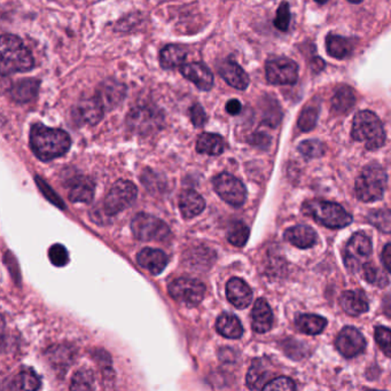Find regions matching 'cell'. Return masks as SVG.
I'll use <instances>...</instances> for the list:
<instances>
[{
	"instance_id": "32",
	"label": "cell",
	"mask_w": 391,
	"mask_h": 391,
	"mask_svg": "<svg viewBox=\"0 0 391 391\" xmlns=\"http://www.w3.org/2000/svg\"><path fill=\"white\" fill-rule=\"evenodd\" d=\"M326 48H327V53L331 57L338 60L349 57L353 50L352 43L349 39L336 35L328 36Z\"/></svg>"
},
{
	"instance_id": "39",
	"label": "cell",
	"mask_w": 391,
	"mask_h": 391,
	"mask_svg": "<svg viewBox=\"0 0 391 391\" xmlns=\"http://www.w3.org/2000/svg\"><path fill=\"white\" fill-rule=\"evenodd\" d=\"M317 120H318L317 108L306 107L301 113L297 124H299V128L302 130L303 132H309L311 130L315 129Z\"/></svg>"
},
{
	"instance_id": "15",
	"label": "cell",
	"mask_w": 391,
	"mask_h": 391,
	"mask_svg": "<svg viewBox=\"0 0 391 391\" xmlns=\"http://www.w3.org/2000/svg\"><path fill=\"white\" fill-rule=\"evenodd\" d=\"M126 88L122 83L108 79L99 85L95 97L104 104V109H113L125 98Z\"/></svg>"
},
{
	"instance_id": "36",
	"label": "cell",
	"mask_w": 391,
	"mask_h": 391,
	"mask_svg": "<svg viewBox=\"0 0 391 391\" xmlns=\"http://www.w3.org/2000/svg\"><path fill=\"white\" fill-rule=\"evenodd\" d=\"M362 270H363V277L369 284H374L378 287H385L388 284L387 277L372 262L366 263Z\"/></svg>"
},
{
	"instance_id": "23",
	"label": "cell",
	"mask_w": 391,
	"mask_h": 391,
	"mask_svg": "<svg viewBox=\"0 0 391 391\" xmlns=\"http://www.w3.org/2000/svg\"><path fill=\"white\" fill-rule=\"evenodd\" d=\"M284 240L297 248L306 249L315 246L317 234L311 227L297 225V226L290 227L284 232Z\"/></svg>"
},
{
	"instance_id": "49",
	"label": "cell",
	"mask_w": 391,
	"mask_h": 391,
	"mask_svg": "<svg viewBox=\"0 0 391 391\" xmlns=\"http://www.w3.org/2000/svg\"><path fill=\"white\" fill-rule=\"evenodd\" d=\"M348 1L352 4H360L362 3V1H363V0H348Z\"/></svg>"
},
{
	"instance_id": "10",
	"label": "cell",
	"mask_w": 391,
	"mask_h": 391,
	"mask_svg": "<svg viewBox=\"0 0 391 391\" xmlns=\"http://www.w3.org/2000/svg\"><path fill=\"white\" fill-rule=\"evenodd\" d=\"M137 198V187L129 180H118L106 196L104 208L106 214L115 216L132 205Z\"/></svg>"
},
{
	"instance_id": "31",
	"label": "cell",
	"mask_w": 391,
	"mask_h": 391,
	"mask_svg": "<svg viewBox=\"0 0 391 391\" xmlns=\"http://www.w3.org/2000/svg\"><path fill=\"white\" fill-rule=\"evenodd\" d=\"M297 328L308 335H318L324 331L327 326V320L322 315H300L295 320Z\"/></svg>"
},
{
	"instance_id": "9",
	"label": "cell",
	"mask_w": 391,
	"mask_h": 391,
	"mask_svg": "<svg viewBox=\"0 0 391 391\" xmlns=\"http://www.w3.org/2000/svg\"><path fill=\"white\" fill-rule=\"evenodd\" d=\"M372 254V242L365 233L358 232L353 234L348 241L344 250V264L349 271L358 272L364 265L369 262V255Z\"/></svg>"
},
{
	"instance_id": "26",
	"label": "cell",
	"mask_w": 391,
	"mask_h": 391,
	"mask_svg": "<svg viewBox=\"0 0 391 391\" xmlns=\"http://www.w3.org/2000/svg\"><path fill=\"white\" fill-rule=\"evenodd\" d=\"M272 373L268 371L266 364L263 363L262 359L254 360L250 366L248 374H247V385L252 390H261L264 389L265 385L268 383V378Z\"/></svg>"
},
{
	"instance_id": "29",
	"label": "cell",
	"mask_w": 391,
	"mask_h": 391,
	"mask_svg": "<svg viewBox=\"0 0 391 391\" xmlns=\"http://www.w3.org/2000/svg\"><path fill=\"white\" fill-rule=\"evenodd\" d=\"M224 139L216 133H202L196 142V151L200 154L217 156L224 151Z\"/></svg>"
},
{
	"instance_id": "4",
	"label": "cell",
	"mask_w": 391,
	"mask_h": 391,
	"mask_svg": "<svg viewBox=\"0 0 391 391\" xmlns=\"http://www.w3.org/2000/svg\"><path fill=\"white\" fill-rule=\"evenodd\" d=\"M351 137L356 142H363L369 151H376L385 145V128L376 114L359 111L353 118Z\"/></svg>"
},
{
	"instance_id": "6",
	"label": "cell",
	"mask_w": 391,
	"mask_h": 391,
	"mask_svg": "<svg viewBox=\"0 0 391 391\" xmlns=\"http://www.w3.org/2000/svg\"><path fill=\"white\" fill-rule=\"evenodd\" d=\"M163 114L151 106H137L132 108L126 117V124L137 135H151L163 126Z\"/></svg>"
},
{
	"instance_id": "27",
	"label": "cell",
	"mask_w": 391,
	"mask_h": 391,
	"mask_svg": "<svg viewBox=\"0 0 391 391\" xmlns=\"http://www.w3.org/2000/svg\"><path fill=\"white\" fill-rule=\"evenodd\" d=\"M218 333L227 338H240L243 334V327L239 319L232 313H223L216 322Z\"/></svg>"
},
{
	"instance_id": "7",
	"label": "cell",
	"mask_w": 391,
	"mask_h": 391,
	"mask_svg": "<svg viewBox=\"0 0 391 391\" xmlns=\"http://www.w3.org/2000/svg\"><path fill=\"white\" fill-rule=\"evenodd\" d=\"M131 230L140 241H163L170 235L167 225L153 214L140 212L133 217Z\"/></svg>"
},
{
	"instance_id": "45",
	"label": "cell",
	"mask_w": 391,
	"mask_h": 391,
	"mask_svg": "<svg viewBox=\"0 0 391 391\" xmlns=\"http://www.w3.org/2000/svg\"><path fill=\"white\" fill-rule=\"evenodd\" d=\"M189 116H191L193 125L196 128H202L208 120L205 108L202 107L200 104H193L192 107L189 108Z\"/></svg>"
},
{
	"instance_id": "38",
	"label": "cell",
	"mask_w": 391,
	"mask_h": 391,
	"mask_svg": "<svg viewBox=\"0 0 391 391\" xmlns=\"http://www.w3.org/2000/svg\"><path fill=\"white\" fill-rule=\"evenodd\" d=\"M299 151L301 154L306 158H322V155L325 154V146L322 142L319 140H306V142H301L299 146Z\"/></svg>"
},
{
	"instance_id": "41",
	"label": "cell",
	"mask_w": 391,
	"mask_h": 391,
	"mask_svg": "<svg viewBox=\"0 0 391 391\" xmlns=\"http://www.w3.org/2000/svg\"><path fill=\"white\" fill-rule=\"evenodd\" d=\"M290 25V10L289 4L287 1L280 4L277 7V15H275V28L280 32H287Z\"/></svg>"
},
{
	"instance_id": "25",
	"label": "cell",
	"mask_w": 391,
	"mask_h": 391,
	"mask_svg": "<svg viewBox=\"0 0 391 391\" xmlns=\"http://www.w3.org/2000/svg\"><path fill=\"white\" fill-rule=\"evenodd\" d=\"M205 208V201L199 193L193 189L184 191L179 196V209L184 218L196 217Z\"/></svg>"
},
{
	"instance_id": "50",
	"label": "cell",
	"mask_w": 391,
	"mask_h": 391,
	"mask_svg": "<svg viewBox=\"0 0 391 391\" xmlns=\"http://www.w3.org/2000/svg\"><path fill=\"white\" fill-rule=\"evenodd\" d=\"M315 3H318L320 4V5H322V4H326L327 3L328 0H315Z\"/></svg>"
},
{
	"instance_id": "11",
	"label": "cell",
	"mask_w": 391,
	"mask_h": 391,
	"mask_svg": "<svg viewBox=\"0 0 391 391\" xmlns=\"http://www.w3.org/2000/svg\"><path fill=\"white\" fill-rule=\"evenodd\" d=\"M266 79L273 85H294L299 79V66L288 57H275L266 62Z\"/></svg>"
},
{
	"instance_id": "20",
	"label": "cell",
	"mask_w": 391,
	"mask_h": 391,
	"mask_svg": "<svg viewBox=\"0 0 391 391\" xmlns=\"http://www.w3.org/2000/svg\"><path fill=\"white\" fill-rule=\"evenodd\" d=\"M273 326V313L264 299L256 301L252 311V327L256 333L263 334Z\"/></svg>"
},
{
	"instance_id": "44",
	"label": "cell",
	"mask_w": 391,
	"mask_h": 391,
	"mask_svg": "<svg viewBox=\"0 0 391 391\" xmlns=\"http://www.w3.org/2000/svg\"><path fill=\"white\" fill-rule=\"evenodd\" d=\"M142 181L144 186L149 191H163L164 181L161 178H158V174L151 172V170L144 171L142 176Z\"/></svg>"
},
{
	"instance_id": "12",
	"label": "cell",
	"mask_w": 391,
	"mask_h": 391,
	"mask_svg": "<svg viewBox=\"0 0 391 391\" xmlns=\"http://www.w3.org/2000/svg\"><path fill=\"white\" fill-rule=\"evenodd\" d=\"M212 184L218 196L228 205L241 207L246 202V187L241 183V180L238 179L233 174L227 172L218 174L214 177Z\"/></svg>"
},
{
	"instance_id": "30",
	"label": "cell",
	"mask_w": 391,
	"mask_h": 391,
	"mask_svg": "<svg viewBox=\"0 0 391 391\" xmlns=\"http://www.w3.org/2000/svg\"><path fill=\"white\" fill-rule=\"evenodd\" d=\"M187 50L179 45H167L160 53V63L163 69L181 67L186 60Z\"/></svg>"
},
{
	"instance_id": "14",
	"label": "cell",
	"mask_w": 391,
	"mask_h": 391,
	"mask_svg": "<svg viewBox=\"0 0 391 391\" xmlns=\"http://www.w3.org/2000/svg\"><path fill=\"white\" fill-rule=\"evenodd\" d=\"M180 74L201 91H210L214 86V75L205 63L183 64L180 67Z\"/></svg>"
},
{
	"instance_id": "48",
	"label": "cell",
	"mask_w": 391,
	"mask_h": 391,
	"mask_svg": "<svg viewBox=\"0 0 391 391\" xmlns=\"http://www.w3.org/2000/svg\"><path fill=\"white\" fill-rule=\"evenodd\" d=\"M382 308H383V313H385V315H388L389 318H391V294H388L385 297Z\"/></svg>"
},
{
	"instance_id": "13",
	"label": "cell",
	"mask_w": 391,
	"mask_h": 391,
	"mask_svg": "<svg viewBox=\"0 0 391 391\" xmlns=\"http://www.w3.org/2000/svg\"><path fill=\"white\" fill-rule=\"evenodd\" d=\"M335 347L345 358H353L365 350L366 340L357 328L344 327L335 340Z\"/></svg>"
},
{
	"instance_id": "16",
	"label": "cell",
	"mask_w": 391,
	"mask_h": 391,
	"mask_svg": "<svg viewBox=\"0 0 391 391\" xmlns=\"http://www.w3.org/2000/svg\"><path fill=\"white\" fill-rule=\"evenodd\" d=\"M218 73L228 85L237 90L242 91L249 85V77L246 71L233 60L223 61L218 67Z\"/></svg>"
},
{
	"instance_id": "3",
	"label": "cell",
	"mask_w": 391,
	"mask_h": 391,
	"mask_svg": "<svg viewBox=\"0 0 391 391\" xmlns=\"http://www.w3.org/2000/svg\"><path fill=\"white\" fill-rule=\"evenodd\" d=\"M302 212L318 224L329 228H342L352 221V216L342 205L324 200L315 199L304 202Z\"/></svg>"
},
{
	"instance_id": "24",
	"label": "cell",
	"mask_w": 391,
	"mask_h": 391,
	"mask_svg": "<svg viewBox=\"0 0 391 391\" xmlns=\"http://www.w3.org/2000/svg\"><path fill=\"white\" fill-rule=\"evenodd\" d=\"M104 104L95 95L93 98L81 101L77 107L81 120L88 125H97L104 118Z\"/></svg>"
},
{
	"instance_id": "1",
	"label": "cell",
	"mask_w": 391,
	"mask_h": 391,
	"mask_svg": "<svg viewBox=\"0 0 391 391\" xmlns=\"http://www.w3.org/2000/svg\"><path fill=\"white\" fill-rule=\"evenodd\" d=\"M71 146L69 135L60 129L36 123L30 130V147L41 161H52L68 153Z\"/></svg>"
},
{
	"instance_id": "17",
	"label": "cell",
	"mask_w": 391,
	"mask_h": 391,
	"mask_svg": "<svg viewBox=\"0 0 391 391\" xmlns=\"http://www.w3.org/2000/svg\"><path fill=\"white\" fill-rule=\"evenodd\" d=\"M227 300L238 309H245L252 301V290L240 277H232L226 284Z\"/></svg>"
},
{
	"instance_id": "18",
	"label": "cell",
	"mask_w": 391,
	"mask_h": 391,
	"mask_svg": "<svg viewBox=\"0 0 391 391\" xmlns=\"http://www.w3.org/2000/svg\"><path fill=\"white\" fill-rule=\"evenodd\" d=\"M340 306L344 313L358 317L369 311V301L362 290H345L341 294Z\"/></svg>"
},
{
	"instance_id": "46",
	"label": "cell",
	"mask_w": 391,
	"mask_h": 391,
	"mask_svg": "<svg viewBox=\"0 0 391 391\" xmlns=\"http://www.w3.org/2000/svg\"><path fill=\"white\" fill-rule=\"evenodd\" d=\"M381 259L382 262H383V265H385V268L388 270V272L391 273V245L388 243V245H385L383 247V250H382L381 254Z\"/></svg>"
},
{
	"instance_id": "42",
	"label": "cell",
	"mask_w": 391,
	"mask_h": 391,
	"mask_svg": "<svg viewBox=\"0 0 391 391\" xmlns=\"http://www.w3.org/2000/svg\"><path fill=\"white\" fill-rule=\"evenodd\" d=\"M48 259L55 266H64L69 262V255L62 245H53L48 250Z\"/></svg>"
},
{
	"instance_id": "5",
	"label": "cell",
	"mask_w": 391,
	"mask_h": 391,
	"mask_svg": "<svg viewBox=\"0 0 391 391\" xmlns=\"http://www.w3.org/2000/svg\"><path fill=\"white\" fill-rule=\"evenodd\" d=\"M387 188V174L378 164H369L355 184L357 199L363 202H374L382 199Z\"/></svg>"
},
{
	"instance_id": "35",
	"label": "cell",
	"mask_w": 391,
	"mask_h": 391,
	"mask_svg": "<svg viewBox=\"0 0 391 391\" xmlns=\"http://www.w3.org/2000/svg\"><path fill=\"white\" fill-rule=\"evenodd\" d=\"M369 221L383 233H391V210L382 209L369 212Z\"/></svg>"
},
{
	"instance_id": "40",
	"label": "cell",
	"mask_w": 391,
	"mask_h": 391,
	"mask_svg": "<svg viewBox=\"0 0 391 391\" xmlns=\"http://www.w3.org/2000/svg\"><path fill=\"white\" fill-rule=\"evenodd\" d=\"M376 341L378 348L385 356L391 358V331L389 328L378 326L376 328Z\"/></svg>"
},
{
	"instance_id": "19",
	"label": "cell",
	"mask_w": 391,
	"mask_h": 391,
	"mask_svg": "<svg viewBox=\"0 0 391 391\" xmlns=\"http://www.w3.org/2000/svg\"><path fill=\"white\" fill-rule=\"evenodd\" d=\"M68 188V196L71 202L90 203L95 196V183L86 176L74 177Z\"/></svg>"
},
{
	"instance_id": "22",
	"label": "cell",
	"mask_w": 391,
	"mask_h": 391,
	"mask_svg": "<svg viewBox=\"0 0 391 391\" xmlns=\"http://www.w3.org/2000/svg\"><path fill=\"white\" fill-rule=\"evenodd\" d=\"M41 82L36 78L21 79L14 83L10 90L11 98L19 104H28L37 98Z\"/></svg>"
},
{
	"instance_id": "37",
	"label": "cell",
	"mask_w": 391,
	"mask_h": 391,
	"mask_svg": "<svg viewBox=\"0 0 391 391\" xmlns=\"http://www.w3.org/2000/svg\"><path fill=\"white\" fill-rule=\"evenodd\" d=\"M95 378L91 371L88 369H79L73 378L70 385L71 390H92L95 389Z\"/></svg>"
},
{
	"instance_id": "21",
	"label": "cell",
	"mask_w": 391,
	"mask_h": 391,
	"mask_svg": "<svg viewBox=\"0 0 391 391\" xmlns=\"http://www.w3.org/2000/svg\"><path fill=\"white\" fill-rule=\"evenodd\" d=\"M137 261L153 275H160L167 265V256L162 250L145 248L139 252Z\"/></svg>"
},
{
	"instance_id": "8",
	"label": "cell",
	"mask_w": 391,
	"mask_h": 391,
	"mask_svg": "<svg viewBox=\"0 0 391 391\" xmlns=\"http://www.w3.org/2000/svg\"><path fill=\"white\" fill-rule=\"evenodd\" d=\"M169 294L177 302L186 306H199L205 294V286L194 277H181L169 284Z\"/></svg>"
},
{
	"instance_id": "47",
	"label": "cell",
	"mask_w": 391,
	"mask_h": 391,
	"mask_svg": "<svg viewBox=\"0 0 391 391\" xmlns=\"http://www.w3.org/2000/svg\"><path fill=\"white\" fill-rule=\"evenodd\" d=\"M242 109V104L237 99H232L226 104V111L230 115H238Z\"/></svg>"
},
{
	"instance_id": "2",
	"label": "cell",
	"mask_w": 391,
	"mask_h": 391,
	"mask_svg": "<svg viewBox=\"0 0 391 391\" xmlns=\"http://www.w3.org/2000/svg\"><path fill=\"white\" fill-rule=\"evenodd\" d=\"M1 75L27 73L35 66L32 52L23 44L19 37L3 35L1 37Z\"/></svg>"
},
{
	"instance_id": "33",
	"label": "cell",
	"mask_w": 391,
	"mask_h": 391,
	"mask_svg": "<svg viewBox=\"0 0 391 391\" xmlns=\"http://www.w3.org/2000/svg\"><path fill=\"white\" fill-rule=\"evenodd\" d=\"M41 388V381L32 371H25L13 378L10 389L12 390H37Z\"/></svg>"
},
{
	"instance_id": "28",
	"label": "cell",
	"mask_w": 391,
	"mask_h": 391,
	"mask_svg": "<svg viewBox=\"0 0 391 391\" xmlns=\"http://www.w3.org/2000/svg\"><path fill=\"white\" fill-rule=\"evenodd\" d=\"M356 102L355 92L350 86H338L331 98V109L336 114H347L352 109Z\"/></svg>"
},
{
	"instance_id": "43",
	"label": "cell",
	"mask_w": 391,
	"mask_h": 391,
	"mask_svg": "<svg viewBox=\"0 0 391 391\" xmlns=\"http://www.w3.org/2000/svg\"><path fill=\"white\" fill-rule=\"evenodd\" d=\"M295 389H296V385H295L291 378L280 376V378H275V380L268 382L263 390L293 391Z\"/></svg>"
},
{
	"instance_id": "34",
	"label": "cell",
	"mask_w": 391,
	"mask_h": 391,
	"mask_svg": "<svg viewBox=\"0 0 391 391\" xmlns=\"http://www.w3.org/2000/svg\"><path fill=\"white\" fill-rule=\"evenodd\" d=\"M249 227L247 226L243 221H234L228 227L227 232V240L233 246L243 247L246 245L249 238Z\"/></svg>"
}]
</instances>
